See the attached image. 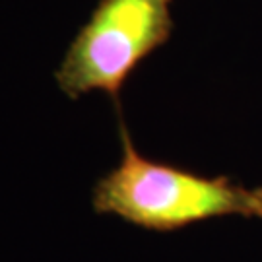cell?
<instances>
[{
    "instance_id": "cell-1",
    "label": "cell",
    "mask_w": 262,
    "mask_h": 262,
    "mask_svg": "<svg viewBox=\"0 0 262 262\" xmlns=\"http://www.w3.org/2000/svg\"><path fill=\"white\" fill-rule=\"evenodd\" d=\"M124 128L119 165L94 187V212L150 231H175L225 215L262 220V187H245L227 175L204 177L146 158Z\"/></svg>"
},
{
    "instance_id": "cell-2",
    "label": "cell",
    "mask_w": 262,
    "mask_h": 262,
    "mask_svg": "<svg viewBox=\"0 0 262 262\" xmlns=\"http://www.w3.org/2000/svg\"><path fill=\"white\" fill-rule=\"evenodd\" d=\"M171 0H99L55 72L58 90L80 99L92 92L117 97L128 76L173 31Z\"/></svg>"
}]
</instances>
